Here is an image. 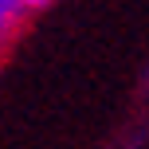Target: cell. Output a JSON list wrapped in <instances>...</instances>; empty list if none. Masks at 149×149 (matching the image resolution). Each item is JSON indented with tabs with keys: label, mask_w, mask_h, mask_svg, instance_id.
Segmentation results:
<instances>
[{
	"label": "cell",
	"mask_w": 149,
	"mask_h": 149,
	"mask_svg": "<svg viewBox=\"0 0 149 149\" xmlns=\"http://www.w3.org/2000/svg\"><path fill=\"white\" fill-rule=\"evenodd\" d=\"M24 0H0V39L8 36V31L16 28V24H20V16H24Z\"/></svg>",
	"instance_id": "obj_1"
},
{
	"label": "cell",
	"mask_w": 149,
	"mask_h": 149,
	"mask_svg": "<svg viewBox=\"0 0 149 149\" xmlns=\"http://www.w3.org/2000/svg\"><path fill=\"white\" fill-rule=\"evenodd\" d=\"M28 8H43V4H51V0H24Z\"/></svg>",
	"instance_id": "obj_2"
}]
</instances>
